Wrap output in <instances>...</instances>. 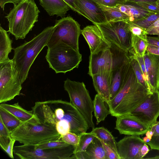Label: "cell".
I'll return each instance as SVG.
<instances>
[{"mask_svg": "<svg viewBox=\"0 0 159 159\" xmlns=\"http://www.w3.org/2000/svg\"><path fill=\"white\" fill-rule=\"evenodd\" d=\"M16 141V140L15 139L11 138L7 149L4 151L9 157L12 159H14L13 148L14 145Z\"/></svg>", "mask_w": 159, "mask_h": 159, "instance_id": "43", "label": "cell"}, {"mask_svg": "<svg viewBox=\"0 0 159 159\" xmlns=\"http://www.w3.org/2000/svg\"><path fill=\"white\" fill-rule=\"evenodd\" d=\"M64 87L68 94L70 102L83 115L89 127L94 128L93 116V101L84 83L67 79L64 81Z\"/></svg>", "mask_w": 159, "mask_h": 159, "instance_id": "9", "label": "cell"}, {"mask_svg": "<svg viewBox=\"0 0 159 159\" xmlns=\"http://www.w3.org/2000/svg\"><path fill=\"white\" fill-rule=\"evenodd\" d=\"M153 134V132L150 129L148 130L145 134L147 137L151 139Z\"/></svg>", "mask_w": 159, "mask_h": 159, "instance_id": "52", "label": "cell"}, {"mask_svg": "<svg viewBox=\"0 0 159 159\" xmlns=\"http://www.w3.org/2000/svg\"><path fill=\"white\" fill-rule=\"evenodd\" d=\"M98 4L110 7H114L118 4H123L125 0H94Z\"/></svg>", "mask_w": 159, "mask_h": 159, "instance_id": "40", "label": "cell"}, {"mask_svg": "<svg viewBox=\"0 0 159 159\" xmlns=\"http://www.w3.org/2000/svg\"><path fill=\"white\" fill-rule=\"evenodd\" d=\"M22 0H0V6L4 11L5 5L7 3H12L14 5H16Z\"/></svg>", "mask_w": 159, "mask_h": 159, "instance_id": "48", "label": "cell"}, {"mask_svg": "<svg viewBox=\"0 0 159 159\" xmlns=\"http://www.w3.org/2000/svg\"><path fill=\"white\" fill-rule=\"evenodd\" d=\"M147 40L148 44L159 47V37L147 36Z\"/></svg>", "mask_w": 159, "mask_h": 159, "instance_id": "47", "label": "cell"}, {"mask_svg": "<svg viewBox=\"0 0 159 159\" xmlns=\"http://www.w3.org/2000/svg\"><path fill=\"white\" fill-rule=\"evenodd\" d=\"M148 44L147 41L132 34V48L129 52L137 56L143 57Z\"/></svg>", "mask_w": 159, "mask_h": 159, "instance_id": "30", "label": "cell"}, {"mask_svg": "<svg viewBox=\"0 0 159 159\" xmlns=\"http://www.w3.org/2000/svg\"><path fill=\"white\" fill-rule=\"evenodd\" d=\"M143 58L149 82V92L159 91V56L147 52Z\"/></svg>", "mask_w": 159, "mask_h": 159, "instance_id": "18", "label": "cell"}, {"mask_svg": "<svg viewBox=\"0 0 159 159\" xmlns=\"http://www.w3.org/2000/svg\"><path fill=\"white\" fill-rule=\"evenodd\" d=\"M114 7L129 16L130 18V21L142 18L149 14L155 13L146 10L136 3L128 1L118 4Z\"/></svg>", "mask_w": 159, "mask_h": 159, "instance_id": "22", "label": "cell"}, {"mask_svg": "<svg viewBox=\"0 0 159 159\" xmlns=\"http://www.w3.org/2000/svg\"><path fill=\"white\" fill-rule=\"evenodd\" d=\"M129 57L130 64L138 81L148 90L146 80L139 62L131 55Z\"/></svg>", "mask_w": 159, "mask_h": 159, "instance_id": "33", "label": "cell"}, {"mask_svg": "<svg viewBox=\"0 0 159 159\" xmlns=\"http://www.w3.org/2000/svg\"><path fill=\"white\" fill-rule=\"evenodd\" d=\"M54 30L46 46L50 48L60 42L79 52V39L81 34L80 25L70 16L56 20Z\"/></svg>", "mask_w": 159, "mask_h": 159, "instance_id": "8", "label": "cell"}, {"mask_svg": "<svg viewBox=\"0 0 159 159\" xmlns=\"http://www.w3.org/2000/svg\"><path fill=\"white\" fill-rule=\"evenodd\" d=\"M116 117L115 129L121 134L139 136L145 134L151 128L130 114Z\"/></svg>", "mask_w": 159, "mask_h": 159, "instance_id": "14", "label": "cell"}, {"mask_svg": "<svg viewBox=\"0 0 159 159\" xmlns=\"http://www.w3.org/2000/svg\"><path fill=\"white\" fill-rule=\"evenodd\" d=\"M151 139L148 138L146 136L143 138V141L147 144L149 142L151 141Z\"/></svg>", "mask_w": 159, "mask_h": 159, "instance_id": "53", "label": "cell"}, {"mask_svg": "<svg viewBox=\"0 0 159 159\" xmlns=\"http://www.w3.org/2000/svg\"><path fill=\"white\" fill-rule=\"evenodd\" d=\"M150 94L138 81L130 61L119 91L108 105L111 115L116 117L129 114Z\"/></svg>", "mask_w": 159, "mask_h": 159, "instance_id": "2", "label": "cell"}, {"mask_svg": "<svg viewBox=\"0 0 159 159\" xmlns=\"http://www.w3.org/2000/svg\"><path fill=\"white\" fill-rule=\"evenodd\" d=\"M149 149L147 144L145 143L142 147L141 150V156L143 157L145 156L149 152Z\"/></svg>", "mask_w": 159, "mask_h": 159, "instance_id": "49", "label": "cell"}, {"mask_svg": "<svg viewBox=\"0 0 159 159\" xmlns=\"http://www.w3.org/2000/svg\"><path fill=\"white\" fill-rule=\"evenodd\" d=\"M22 83L12 59L0 63V103L20 95Z\"/></svg>", "mask_w": 159, "mask_h": 159, "instance_id": "10", "label": "cell"}, {"mask_svg": "<svg viewBox=\"0 0 159 159\" xmlns=\"http://www.w3.org/2000/svg\"><path fill=\"white\" fill-rule=\"evenodd\" d=\"M61 139L69 144L76 146L79 142L80 136L74 133L69 132L62 135Z\"/></svg>", "mask_w": 159, "mask_h": 159, "instance_id": "37", "label": "cell"}, {"mask_svg": "<svg viewBox=\"0 0 159 159\" xmlns=\"http://www.w3.org/2000/svg\"><path fill=\"white\" fill-rule=\"evenodd\" d=\"M150 129L153 132L152 138L159 136V121L156 122L151 126Z\"/></svg>", "mask_w": 159, "mask_h": 159, "instance_id": "46", "label": "cell"}, {"mask_svg": "<svg viewBox=\"0 0 159 159\" xmlns=\"http://www.w3.org/2000/svg\"><path fill=\"white\" fill-rule=\"evenodd\" d=\"M99 5L103 11L107 22L130 20L129 16L115 7Z\"/></svg>", "mask_w": 159, "mask_h": 159, "instance_id": "28", "label": "cell"}, {"mask_svg": "<svg viewBox=\"0 0 159 159\" xmlns=\"http://www.w3.org/2000/svg\"><path fill=\"white\" fill-rule=\"evenodd\" d=\"M70 145V144L60 139L43 144L34 146V148H36L44 149L63 148L67 146Z\"/></svg>", "mask_w": 159, "mask_h": 159, "instance_id": "35", "label": "cell"}, {"mask_svg": "<svg viewBox=\"0 0 159 159\" xmlns=\"http://www.w3.org/2000/svg\"><path fill=\"white\" fill-rule=\"evenodd\" d=\"M75 146L70 145L63 148L42 149L33 145L15 146L13 152L21 159H73Z\"/></svg>", "mask_w": 159, "mask_h": 159, "instance_id": "11", "label": "cell"}, {"mask_svg": "<svg viewBox=\"0 0 159 159\" xmlns=\"http://www.w3.org/2000/svg\"><path fill=\"white\" fill-rule=\"evenodd\" d=\"M129 29L132 34L147 41V34L146 30L135 25L130 20L127 21Z\"/></svg>", "mask_w": 159, "mask_h": 159, "instance_id": "36", "label": "cell"}, {"mask_svg": "<svg viewBox=\"0 0 159 159\" xmlns=\"http://www.w3.org/2000/svg\"><path fill=\"white\" fill-rule=\"evenodd\" d=\"M94 25L98 26L104 37L111 43L128 53L132 49V34L127 21Z\"/></svg>", "mask_w": 159, "mask_h": 159, "instance_id": "12", "label": "cell"}, {"mask_svg": "<svg viewBox=\"0 0 159 159\" xmlns=\"http://www.w3.org/2000/svg\"><path fill=\"white\" fill-rule=\"evenodd\" d=\"M40 11L34 0H22L5 16L9 32L16 40L24 39L38 21Z\"/></svg>", "mask_w": 159, "mask_h": 159, "instance_id": "4", "label": "cell"}, {"mask_svg": "<svg viewBox=\"0 0 159 159\" xmlns=\"http://www.w3.org/2000/svg\"><path fill=\"white\" fill-rule=\"evenodd\" d=\"M74 3L80 14L94 24L107 22L103 11L94 0H74Z\"/></svg>", "mask_w": 159, "mask_h": 159, "instance_id": "17", "label": "cell"}, {"mask_svg": "<svg viewBox=\"0 0 159 159\" xmlns=\"http://www.w3.org/2000/svg\"><path fill=\"white\" fill-rule=\"evenodd\" d=\"M152 149L159 151V136L152 138L151 141L148 143Z\"/></svg>", "mask_w": 159, "mask_h": 159, "instance_id": "44", "label": "cell"}, {"mask_svg": "<svg viewBox=\"0 0 159 159\" xmlns=\"http://www.w3.org/2000/svg\"><path fill=\"white\" fill-rule=\"evenodd\" d=\"M101 142L105 150L107 159H120L118 154L112 148Z\"/></svg>", "mask_w": 159, "mask_h": 159, "instance_id": "41", "label": "cell"}, {"mask_svg": "<svg viewBox=\"0 0 159 159\" xmlns=\"http://www.w3.org/2000/svg\"><path fill=\"white\" fill-rule=\"evenodd\" d=\"M54 28V26L46 27L31 40L14 49L12 59L22 84L27 78L30 68L36 57L46 46Z\"/></svg>", "mask_w": 159, "mask_h": 159, "instance_id": "3", "label": "cell"}, {"mask_svg": "<svg viewBox=\"0 0 159 159\" xmlns=\"http://www.w3.org/2000/svg\"><path fill=\"white\" fill-rule=\"evenodd\" d=\"M148 158L150 159H159V156H155L154 157H151V158Z\"/></svg>", "mask_w": 159, "mask_h": 159, "instance_id": "54", "label": "cell"}, {"mask_svg": "<svg viewBox=\"0 0 159 159\" xmlns=\"http://www.w3.org/2000/svg\"><path fill=\"white\" fill-rule=\"evenodd\" d=\"M0 107L7 111L22 122L33 124L40 122L32 110L28 111L24 109L18 102L12 104L1 103Z\"/></svg>", "mask_w": 159, "mask_h": 159, "instance_id": "20", "label": "cell"}, {"mask_svg": "<svg viewBox=\"0 0 159 159\" xmlns=\"http://www.w3.org/2000/svg\"><path fill=\"white\" fill-rule=\"evenodd\" d=\"M11 138L25 145L35 146L61 139V136L53 126L42 122H22L10 132Z\"/></svg>", "mask_w": 159, "mask_h": 159, "instance_id": "5", "label": "cell"}, {"mask_svg": "<svg viewBox=\"0 0 159 159\" xmlns=\"http://www.w3.org/2000/svg\"><path fill=\"white\" fill-rule=\"evenodd\" d=\"M88 159H107L101 141L95 137L85 151Z\"/></svg>", "mask_w": 159, "mask_h": 159, "instance_id": "24", "label": "cell"}, {"mask_svg": "<svg viewBox=\"0 0 159 159\" xmlns=\"http://www.w3.org/2000/svg\"><path fill=\"white\" fill-rule=\"evenodd\" d=\"M157 2H158V7L159 8V0Z\"/></svg>", "mask_w": 159, "mask_h": 159, "instance_id": "55", "label": "cell"}, {"mask_svg": "<svg viewBox=\"0 0 159 159\" xmlns=\"http://www.w3.org/2000/svg\"><path fill=\"white\" fill-rule=\"evenodd\" d=\"M45 58L49 67L56 73H65L78 68L82 61L79 52L62 42L48 48Z\"/></svg>", "mask_w": 159, "mask_h": 159, "instance_id": "6", "label": "cell"}, {"mask_svg": "<svg viewBox=\"0 0 159 159\" xmlns=\"http://www.w3.org/2000/svg\"><path fill=\"white\" fill-rule=\"evenodd\" d=\"M132 55H131L132 57L135 58L136 60L138 62H139L140 67L142 70L143 73L145 80H146L147 86H148V90L149 92V82L148 80V77L147 75V73L144 63V61L143 57H140L137 56L136 55L132 54Z\"/></svg>", "mask_w": 159, "mask_h": 159, "instance_id": "39", "label": "cell"}, {"mask_svg": "<svg viewBox=\"0 0 159 159\" xmlns=\"http://www.w3.org/2000/svg\"><path fill=\"white\" fill-rule=\"evenodd\" d=\"M128 53L111 43L110 48L89 57L88 74L91 77L101 70L112 71L130 61Z\"/></svg>", "mask_w": 159, "mask_h": 159, "instance_id": "7", "label": "cell"}, {"mask_svg": "<svg viewBox=\"0 0 159 159\" xmlns=\"http://www.w3.org/2000/svg\"><path fill=\"white\" fill-rule=\"evenodd\" d=\"M32 109L40 122L55 127L58 123L66 121L70 125V132L79 136L89 129L85 118L70 102L61 99L37 102Z\"/></svg>", "mask_w": 159, "mask_h": 159, "instance_id": "1", "label": "cell"}, {"mask_svg": "<svg viewBox=\"0 0 159 159\" xmlns=\"http://www.w3.org/2000/svg\"><path fill=\"white\" fill-rule=\"evenodd\" d=\"M126 1L129 2L134 3L140 2H156L159 0H125Z\"/></svg>", "mask_w": 159, "mask_h": 159, "instance_id": "51", "label": "cell"}, {"mask_svg": "<svg viewBox=\"0 0 159 159\" xmlns=\"http://www.w3.org/2000/svg\"><path fill=\"white\" fill-rule=\"evenodd\" d=\"M111 71L102 70L91 76L96 91L108 105L111 101Z\"/></svg>", "mask_w": 159, "mask_h": 159, "instance_id": "19", "label": "cell"}, {"mask_svg": "<svg viewBox=\"0 0 159 159\" xmlns=\"http://www.w3.org/2000/svg\"><path fill=\"white\" fill-rule=\"evenodd\" d=\"M0 119L10 132L22 122L13 115L1 107H0Z\"/></svg>", "mask_w": 159, "mask_h": 159, "instance_id": "29", "label": "cell"}, {"mask_svg": "<svg viewBox=\"0 0 159 159\" xmlns=\"http://www.w3.org/2000/svg\"><path fill=\"white\" fill-rule=\"evenodd\" d=\"M11 139L10 131L0 119V145L4 151L7 149Z\"/></svg>", "mask_w": 159, "mask_h": 159, "instance_id": "34", "label": "cell"}, {"mask_svg": "<svg viewBox=\"0 0 159 159\" xmlns=\"http://www.w3.org/2000/svg\"><path fill=\"white\" fill-rule=\"evenodd\" d=\"M129 114L144 124L151 127L159 117V91L150 94Z\"/></svg>", "mask_w": 159, "mask_h": 159, "instance_id": "13", "label": "cell"}, {"mask_svg": "<svg viewBox=\"0 0 159 159\" xmlns=\"http://www.w3.org/2000/svg\"><path fill=\"white\" fill-rule=\"evenodd\" d=\"M145 143L139 136H125L117 142L118 154L120 159H140V150Z\"/></svg>", "mask_w": 159, "mask_h": 159, "instance_id": "15", "label": "cell"}, {"mask_svg": "<svg viewBox=\"0 0 159 159\" xmlns=\"http://www.w3.org/2000/svg\"><path fill=\"white\" fill-rule=\"evenodd\" d=\"M40 4L50 16L56 15L64 17L68 11L71 9L64 0H39Z\"/></svg>", "mask_w": 159, "mask_h": 159, "instance_id": "21", "label": "cell"}, {"mask_svg": "<svg viewBox=\"0 0 159 159\" xmlns=\"http://www.w3.org/2000/svg\"><path fill=\"white\" fill-rule=\"evenodd\" d=\"M147 52L150 54L159 56V47L148 44Z\"/></svg>", "mask_w": 159, "mask_h": 159, "instance_id": "45", "label": "cell"}, {"mask_svg": "<svg viewBox=\"0 0 159 159\" xmlns=\"http://www.w3.org/2000/svg\"><path fill=\"white\" fill-rule=\"evenodd\" d=\"M81 34L89 46L91 54H97L111 47V43L106 39L96 25L86 26L81 30Z\"/></svg>", "mask_w": 159, "mask_h": 159, "instance_id": "16", "label": "cell"}, {"mask_svg": "<svg viewBox=\"0 0 159 159\" xmlns=\"http://www.w3.org/2000/svg\"><path fill=\"white\" fill-rule=\"evenodd\" d=\"M147 34L155 35L159 37V18L147 29Z\"/></svg>", "mask_w": 159, "mask_h": 159, "instance_id": "42", "label": "cell"}, {"mask_svg": "<svg viewBox=\"0 0 159 159\" xmlns=\"http://www.w3.org/2000/svg\"><path fill=\"white\" fill-rule=\"evenodd\" d=\"M157 2H138L136 4L146 10L159 13V8Z\"/></svg>", "mask_w": 159, "mask_h": 159, "instance_id": "38", "label": "cell"}, {"mask_svg": "<svg viewBox=\"0 0 159 159\" xmlns=\"http://www.w3.org/2000/svg\"><path fill=\"white\" fill-rule=\"evenodd\" d=\"M159 18V13H155L148 15L140 19H134L131 21L135 25L146 30Z\"/></svg>", "mask_w": 159, "mask_h": 159, "instance_id": "31", "label": "cell"}, {"mask_svg": "<svg viewBox=\"0 0 159 159\" xmlns=\"http://www.w3.org/2000/svg\"><path fill=\"white\" fill-rule=\"evenodd\" d=\"M105 101L98 94H96L93 101L94 116L98 124L104 121L107 115L111 114L109 110L106 107Z\"/></svg>", "mask_w": 159, "mask_h": 159, "instance_id": "27", "label": "cell"}, {"mask_svg": "<svg viewBox=\"0 0 159 159\" xmlns=\"http://www.w3.org/2000/svg\"><path fill=\"white\" fill-rule=\"evenodd\" d=\"M70 7L71 9L80 14V12L76 7L75 3L74 0H64Z\"/></svg>", "mask_w": 159, "mask_h": 159, "instance_id": "50", "label": "cell"}, {"mask_svg": "<svg viewBox=\"0 0 159 159\" xmlns=\"http://www.w3.org/2000/svg\"><path fill=\"white\" fill-rule=\"evenodd\" d=\"M130 63L124 64L120 67L112 71L110 88V99H112L117 95L121 86L124 76Z\"/></svg>", "mask_w": 159, "mask_h": 159, "instance_id": "23", "label": "cell"}, {"mask_svg": "<svg viewBox=\"0 0 159 159\" xmlns=\"http://www.w3.org/2000/svg\"><path fill=\"white\" fill-rule=\"evenodd\" d=\"M95 137L90 132L82 134L80 136V140L78 144L75 146V153L77 152L85 151Z\"/></svg>", "mask_w": 159, "mask_h": 159, "instance_id": "32", "label": "cell"}, {"mask_svg": "<svg viewBox=\"0 0 159 159\" xmlns=\"http://www.w3.org/2000/svg\"><path fill=\"white\" fill-rule=\"evenodd\" d=\"M0 25V63L8 61L9 54L12 49V40L7 33Z\"/></svg>", "mask_w": 159, "mask_h": 159, "instance_id": "25", "label": "cell"}, {"mask_svg": "<svg viewBox=\"0 0 159 159\" xmlns=\"http://www.w3.org/2000/svg\"><path fill=\"white\" fill-rule=\"evenodd\" d=\"M90 132L101 141L112 148L118 154L117 142L111 132L108 129L104 127H96L92 129Z\"/></svg>", "mask_w": 159, "mask_h": 159, "instance_id": "26", "label": "cell"}]
</instances>
